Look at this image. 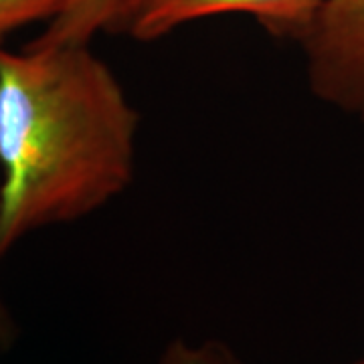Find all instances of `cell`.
I'll list each match as a JSON object with an SVG mask.
<instances>
[{
  "mask_svg": "<svg viewBox=\"0 0 364 364\" xmlns=\"http://www.w3.org/2000/svg\"><path fill=\"white\" fill-rule=\"evenodd\" d=\"M16 338V326H14L11 312L6 310L4 301L0 298V350H6Z\"/></svg>",
  "mask_w": 364,
  "mask_h": 364,
  "instance_id": "cell-7",
  "label": "cell"
},
{
  "mask_svg": "<svg viewBox=\"0 0 364 364\" xmlns=\"http://www.w3.org/2000/svg\"><path fill=\"white\" fill-rule=\"evenodd\" d=\"M140 116L91 43L0 51V259L134 181Z\"/></svg>",
  "mask_w": 364,
  "mask_h": 364,
  "instance_id": "cell-1",
  "label": "cell"
},
{
  "mask_svg": "<svg viewBox=\"0 0 364 364\" xmlns=\"http://www.w3.org/2000/svg\"><path fill=\"white\" fill-rule=\"evenodd\" d=\"M69 4V0H0V51L9 37L35 23H51Z\"/></svg>",
  "mask_w": 364,
  "mask_h": 364,
  "instance_id": "cell-5",
  "label": "cell"
},
{
  "mask_svg": "<svg viewBox=\"0 0 364 364\" xmlns=\"http://www.w3.org/2000/svg\"><path fill=\"white\" fill-rule=\"evenodd\" d=\"M298 45L310 91L364 128V0H324Z\"/></svg>",
  "mask_w": 364,
  "mask_h": 364,
  "instance_id": "cell-2",
  "label": "cell"
},
{
  "mask_svg": "<svg viewBox=\"0 0 364 364\" xmlns=\"http://www.w3.org/2000/svg\"><path fill=\"white\" fill-rule=\"evenodd\" d=\"M156 364H243L227 344L207 340L203 344H191L186 340L172 342L162 352Z\"/></svg>",
  "mask_w": 364,
  "mask_h": 364,
  "instance_id": "cell-6",
  "label": "cell"
},
{
  "mask_svg": "<svg viewBox=\"0 0 364 364\" xmlns=\"http://www.w3.org/2000/svg\"><path fill=\"white\" fill-rule=\"evenodd\" d=\"M134 0H69L59 16L47 23L35 45L91 43L100 33H119Z\"/></svg>",
  "mask_w": 364,
  "mask_h": 364,
  "instance_id": "cell-4",
  "label": "cell"
},
{
  "mask_svg": "<svg viewBox=\"0 0 364 364\" xmlns=\"http://www.w3.org/2000/svg\"><path fill=\"white\" fill-rule=\"evenodd\" d=\"M352 364H364V360H358V363H352Z\"/></svg>",
  "mask_w": 364,
  "mask_h": 364,
  "instance_id": "cell-8",
  "label": "cell"
},
{
  "mask_svg": "<svg viewBox=\"0 0 364 364\" xmlns=\"http://www.w3.org/2000/svg\"><path fill=\"white\" fill-rule=\"evenodd\" d=\"M324 0H134L119 33L152 43L184 25L219 14H249L269 35L298 43Z\"/></svg>",
  "mask_w": 364,
  "mask_h": 364,
  "instance_id": "cell-3",
  "label": "cell"
}]
</instances>
